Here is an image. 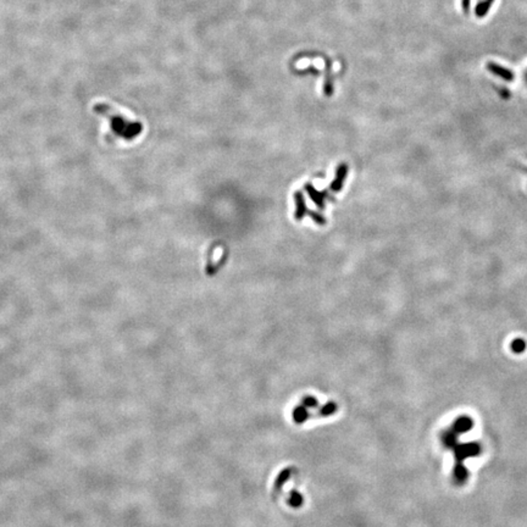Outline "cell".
I'll return each instance as SVG.
<instances>
[{
	"label": "cell",
	"mask_w": 527,
	"mask_h": 527,
	"mask_svg": "<svg viewBox=\"0 0 527 527\" xmlns=\"http://www.w3.org/2000/svg\"><path fill=\"white\" fill-rule=\"evenodd\" d=\"M94 111L100 114V115L106 116V119L111 122V128L116 136H120L123 139L131 141L142 132V125L139 122H131L126 120L125 117L116 114L110 106L105 104H97L94 106Z\"/></svg>",
	"instance_id": "obj_1"
},
{
	"label": "cell",
	"mask_w": 527,
	"mask_h": 527,
	"mask_svg": "<svg viewBox=\"0 0 527 527\" xmlns=\"http://www.w3.org/2000/svg\"><path fill=\"white\" fill-rule=\"evenodd\" d=\"M347 172H348V167L346 164H341L340 166H338L336 178H334V181L331 183L332 191L340 192L342 190V187H343V182L347 177Z\"/></svg>",
	"instance_id": "obj_2"
},
{
	"label": "cell",
	"mask_w": 527,
	"mask_h": 527,
	"mask_svg": "<svg viewBox=\"0 0 527 527\" xmlns=\"http://www.w3.org/2000/svg\"><path fill=\"white\" fill-rule=\"evenodd\" d=\"M305 190H307V192L309 193V195H310V198L312 200L316 203V205L318 208H324L325 206V195H326L327 193L326 192H324V193H320V192H317L315 188H312L310 184H307V187H305Z\"/></svg>",
	"instance_id": "obj_3"
},
{
	"label": "cell",
	"mask_w": 527,
	"mask_h": 527,
	"mask_svg": "<svg viewBox=\"0 0 527 527\" xmlns=\"http://www.w3.org/2000/svg\"><path fill=\"white\" fill-rule=\"evenodd\" d=\"M295 204H297V211H295V219L302 220L304 217L305 211H307V206H305V200L304 197H303L300 192H297L294 195Z\"/></svg>",
	"instance_id": "obj_4"
},
{
	"label": "cell",
	"mask_w": 527,
	"mask_h": 527,
	"mask_svg": "<svg viewBox=\"0 0 527 527\" xmlns=\"http://www.w3.org/2000/svg\"><path fill=\"white\" fill-rule=\"evenodd\" d=\"M310 216L311 219L315 220V222H316L317 224H325L326 223V220H325V217L322 216V215H318L317 213H310Z\"/></svg>",
	"instance_id": "obj_5"
}]
</instances>
